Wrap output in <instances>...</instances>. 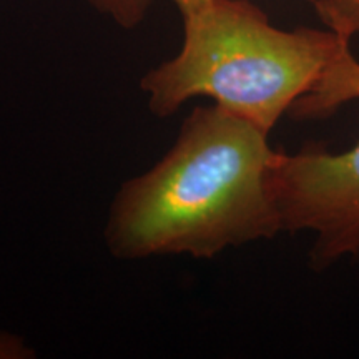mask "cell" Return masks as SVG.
Listing matches in <instances>:
<instances>
[{
	"label": "cell",
	"instance_id": "277c9868",
	"mask_svg": "<svg viewBox=\"0 0 359 359\" xmlns=\"http://www.w3.org/2000/svg\"><path fill=\"white\" fill-rule=\"evenodd\" d=\"M85 2L122 29L133 30L145 22L154 0H85Z\"/></svg>",
	"mask_w": 359,
	"mask_h": 359
},
{
	"label": "cell",
	"instance_id": "7a4b0ae2",
	"mask_svg": "<svg viewBox=\"0 0 359 359\" xmlns=\"http://www.w3.org/2000/svg\"><path fill=\"white\" fill-rule=\"evenodd\" d=\"M183 25L177 55L140 80L148 110L168 118L206 97L269 133L320 92L351 40L334 30H283L250 0H172Z\"/></svg>",
	"mask_w": 359,
	"mask_h": 359
},
{
	"label": "cell",
	"instance_id": "6da1fadb",
	"mask_svg": "<svg viewBox=\"0 0 359 359\" xmlns=\"http://www.w3.org/2000/svg\"><path fill=\"white\" fill-rule=\"evenodd\" d=\"M268 135L217 103L193 109L167 154L115 193L103 230L111 257L213 259L280 235Z\"/></svg>",
	"mask_w": 359,
	"mask_h": 359
},
{
	"label": "cell",
	"instance_id": "5b68a950",
	"mask_svg": "<svg viewBox=\"0 0 359 359\" xmlns=\"http://www.w3.org/2000/svg\"><path fill=\"white\" fill-rule=\"evenodd\" d=\"M0 358L29 359V358H35V351L27 346L20 338L0 334Z\"/></svg>",
	"mask_w": 359,
	"mask_h": 359
},
{
	"label": "cell",
	"instance_id": "8992f818",
	"mask_svg": "<svg viewBox=\"0 0 359 359\" xmlns=\"http://www.w3.org/2000/svg\"><path fill=\"white\" fill-rule=\"evenodd\" d=\"M309 2H311V4H314V2H316V0H309Z\"/></svg>",
	"mask_w": 359,
	"mask_h": 359
},
{
	"label": "cell",
	"instance_id": "3957f363",
	"mask_svg": "<svg viewBox=\"0 0 359 359\" xmlns=\"http://www.w3.org/2000/svg\"><path fill=\"white\" fill-rule=\"evenodd\" d=\"M351 100H359V62L348 50L302 115L320 118ZM268 187L281 233L313 236L308 263L314 271L343 262L359 264V143L344 151H276Z\"/></svg>",
	"mask_w": 359,
	"mask_h": 359
}]
</instances>
